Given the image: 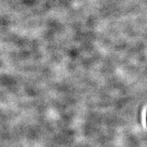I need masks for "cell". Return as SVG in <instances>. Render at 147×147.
I'll use <instances>...</instances> for the list:
<instances>
[{
  "label": "cell",
  "instance_id": "cell-1",
  "mask_svg": "<svg viewBox=\"0 0 147 147\" xmlns=\"http://www.w3.org/2000/svg\"><path fill=\"white\" fill-rule=\"evenodd\" d=\"M146 125H147V113H146Z\"/></svg>",
  "mask_w": 147,
  "mask_h": 147
}]
</instances>
